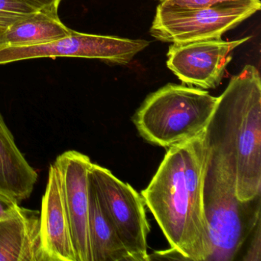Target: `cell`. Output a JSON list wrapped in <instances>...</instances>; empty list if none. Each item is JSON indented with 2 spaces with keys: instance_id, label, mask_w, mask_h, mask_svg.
<instances>
[{
  "instance_id": "6da1fadb",
  "label": "cell",
  "mask_w": 261,
  "mask_h": 261,
  "mask_svg": "<svg viewBox=\"0 0 261 261\" xmlns=\"http://www.w3.org/2000/svg\"><path fill=\"white\" fill-rule=\"evenodd\" d=\"M208 157L204 131L171 146L141 193L172 250L189 260L207 261L212 253L203 204Z\"/></svg>"
},
{
  "instance_id": "ffe728a7",
  "label": "cell",
  "mask_w": 261,
  "mask_h": 261,
  "mask_svg": "<svg viewBox=\"0 0 261 261\" xmlns=\"http://www.w3.org/2000/svg\"><path fill=\"white\" fill-rule=\"evenodd\" d=\"M3 32H4V31H2V30H0V34H1V33H3Z\"/></svg>"
},
{
  "instance_id": "9c48e42d",
  "label": "cell",
  "mask_w": 261,
  "mask_h": 261,
  "mask_svg": "<svg viewBox=\"0 0 261 261\" xmlns=\"http://www.w3.org/2000/svg\"><path fill=\"white\" fill-rule=\"evenodd\" d=\"M55 164L60 174L76 259L77 261H92L88 230V174L92 162L88 155L70 150L59 155Z\"/></svg>"
},
{
  "instance_id": "3957f363",
  "label": "cell",
  "mask_w": 261,
  "mask_h": 261,
  "mask_svg": "<svg viewBox=\"0 0 261 261\" xmlns=\"http://www.w3.org/2000/svg\"><path fill=\"white\" fill-rule=\"evenodd\" d=\"M260 197L240 201L231 166L222 155L209 148L203 187V204L212 245L207 261L236 259L260 222Z\"/></svg>"
},
{
  "instance_id": "30bf717a",
  "label": "cell",
  "mask_w": 261,
  "mask_h": 261,
  "mask_svg": "<svg viewBox=\"0 0 261 261\" xmlns=\"http://www.w3.org/2000/svg\"><path fill=\"white\" fill-rule=\"evenodd\" d=\"M42 247L46 261H77L64 201L60 174L51 164L40 213Z\"/></svg>"
},
{
  "instance_id": "52a82bcc",
  "label": "cell",
  "mask_w": 261,
  "mask_h": 261,
  "mask_svg": "<svg viewBox=\"0 0 261 261\" xmlns=\"http://www.w3.org/2000/svg\"><path fill=\"white\" fill-rule=\"evenodd\" d=\"M149 45V42L143 39L86 34L73 30L70 36L45 45L0 49V65L56 57L97 59L107 63L127 65Z\"/></svg>"
},
{
  "instance_id": "8fae6325",
  "label": "cell",
  "mask_w": 261,
  "mask_h": 261,
  "mask_svg": "<svg viewBox=\"0 0 261 261\" xmlns=\"http://www.w3.org/2000/svg\"><path fill=\"white\" fill-rule=\"evenodd\" d=\"M0 261H46L39 212L19 207L16 215L0 220Z\"/></svg>"
},
{
  "instance_id": "e0dca14e",
  "label": "cell",
  "mask_w": 261,
  "mask_h": 261,
  "mask_svg": "<svg viewBox=\"0 0 261 261\" xmlns=\"http://www.w3.org/2000/svg\"><path fill=\"white\" fill-rule=\"evenodd\" d=\"M38 12L58 14L59 6L63 0H17Z\"/></svg>"
},
{
  "instance_id": "8992f818",
  "label": "cell",
  "mask_w": 261,
  "mask_h": 261,
  "mask_svg": "<svg viewBox=\"0 0 261 261\" xmlns=\"http://www.w3.org/2000/svg\"><path fill=\"white\" fill-rule=\"evenodd\" d=\"M88 176L100 206L133 261L150 260L147 252L150 227L143 195L99 165L92 163Z\"/></svg>"
},
{
  "instance_id": "5bb4252c",
  "label": "cell",
  "mask_w": 261,
  "mask_h": 261,
  "mask_svg": "<svg viewBox=\"0 0 261 261\" xmlns=\"http://www.w3.org/2000/svg\"><path fill=\"white\" fill-rule=\"evenodd\" d=\"M89 182L88 230L92 261H133L132 256L100 206L90 180Z\"/></svg>"
},
{
  "instance_id": "5b68a950",
  "label": "cell",
  "mask_w": 261,
  "mask_h": 261,
  "mask_svg": "<svg viewBox=\"0 0 261 261\" xmlns=\"http://www.w3.org/2000/svg\"><path fill=\"white\" fill-rule=\"evenodd\" d=\"M261 8L259 0L201 8L174 7L160 3L150 29L156 40L185 43L221 39Z\"/></svg>"
},
{
  "instance_id": "ba28073f",
  "label": "cell",
  "mask_w": 261,
  "mask_h": 261,
  "mask_svg": "<svg viewBox=\"0 0 261 261\" xmlns=\"http://www.w3.org/2000/svg\"><path fill=\"white\" fill-rule=\"evenodd\" d=\"M250 37L225 42L221 39L174 43L167 53V67L186 85L212 89L220 85L237 47Z\"/></svg>"
},
{
  "instance_id": "9a60e30c",
  "label": "cell",
  "mask_w": 261,
  "mask_h": 261,
  "mask_svg": "<svg viewBox=\"0 0 261 261\" xmlns=\"http://www.w3.org/2000/svg\"><path fill=\"white\" fill-rule=\"evenodd\" d=\"M36 10L17 0H0V30L5 31Z\"/></svg>"
},
{
  "instance_id": "4fadbf2b",
  "label": "cell",
  "mask_w": 261,
  "mask_h": 261,
  "mask_svg": "<svg viewBox=\"0 0 261 261\" xmlns=\"http://www.w3.org/2000/svg\"><path fill=\"white\" fill-rule=\"evenodd\" d=\"M72 32L62 23L59 15L36 12L0 34V49L45 45L70 36Z\"/></svg>"
},
{
  "instance_id": "277c9868",
  "label": "cell",
  "mask_w": 261,
  "mask_h": 261,
  "mask_svg": "<svg viewBox=\"0 0 261 261\" xmlns=\"http://www.w3.org/2000/svg\"><path fill=\"white\" fill-rule=\"evenodd\" d=\"M217 101L201 88L168 84L145 99L133 121L148 143L169 148L202 134Z\"/></svg>"
},
{
  "instance_id": "7c38bea8",
  "label": "cell",
  "mask_w": 261,
  "mask_h": 261,
  "mask_svg": "<svg viewBox=\"0 0 261 261\" xmlns=\"http://www.w3.org/2000/svg\"><path fill=\"white\" fill-rule=\"evenodd\" d=\"M37 179L0 113V193L19 204L30 198Z\"/></svg>"
},
{
  "instance_id": "ac0fdd59",
  "label": "cell",
  "mask_w": 261,
  "mask_h": 261,
  "mask_svg": "<svg viewBox=\"0 0 261 261\" xmlns=\"http://www.w3.org/2000/svg\"><path fill=\"white\" fill-rule=\"evenodd\" d=\"M250 247L247 250L245 256L243 258L244 260L259 261L260 260V222L258 223L251 233Z\"/></svg>"
},
{
  "instance_id": "2e32d148",
  "label": "cell",
  "mask_w": 261,
  "mask_h": 261,
  "mask_svg": "<svg viewBox=\"0 0 261 261\" xmlns=\"http://www.w3.org/2000/svg\"><path fill=\"white\" fill-rule=\"evenodd\" d=\"M161 4H169L174 7L186 8H201L210 7L221 4H237L248 0H158Z\"/></svg>"
},
{
  "instance_id": "7a4b0ae2",
  "label": "cell",
  "mask_w": 261,
  "mask_h": 261,
  "mask_svg": "<svg viewBox=\"0 0 261 261\" xmlns=\"http://www.w3.org/2000/svg\"><path fill=\"white\" fill-rule=\"evenodd\" d=\"M204 135L208 147L231 166L238 199L261 195V82L254 66L230 79Z\"/></svg>"
},
{
  "instance_id": "d6986e66",
  "label": "cell",
  "mask_w": 261,
  "mask_h": 261,
  "mask_svg": "<svg viewBox=\"0 0 261 261\" xmlns=\"http://www.w3.org/2000/svg\"><path fill=\"white\" fill-rule=\"evenodd\" d=\"M19 204L10 197L0 193V220L10 218L17 213Z\"/></svg>"
}]
</instances>
